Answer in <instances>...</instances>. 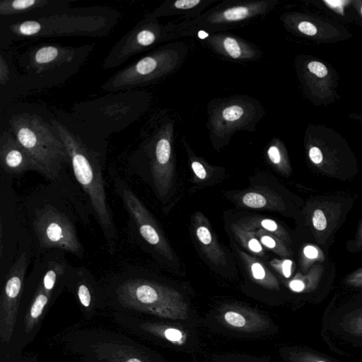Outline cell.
Returning a JSON list of instances; mask_svg holds the SVG:
<instances>
[{
    "mask_svg": "<svg viewBox=\"0 0 362 362\" xmlns=\"http://www.w3.org/2000/svg\"><path fill=\"white\" fill-rule=\"evenodd\" d=\"M52 123L64 145L74 178L85 193L90 213L99 224L109 250H113L117 232L103 176L108 140L62 109H54Z\"/></svg>",
    "mask_w": 362,
    "mask_h": 362,
    "instance_id": "6da1fadb",
    "label": "cell"
},
{
    "mask_svg": "<svg viewBox=\"0 0 362 362\" xmlns=\"http://www.w3.org/2000/svg\"><path fill=\"white\" fill-rule=\"evenodd\" d=\"M3 113L4 129L13 134L37 163L40 175L52 182L59 180L70 161L52 123L53 113L31 103L12 104Z\"/></svg>",
    "mask_w": 362,
    "mask_h": 362,
    "instance_id": "7a4b0ae2",
    "label": "cell"
},
{
    "mask_svg": "<svg viewBox=\"0 0 362 362\" xmlns=\"http://www.w3.org/2000/svg\"><path fill=\"white\" fill-rule=\"evenodd\" d=\"M121 14L116 8L100 5L69 7L42 18L4 21L1 47L13 41L40 37L86 36L103 37L112 31Z\"/></svg>",
    "mask_w": 362,
    "mask_h": 362,
    "instance_id": "3957f363",
    "label": "cell"
},
{
    "mask_svg": "<svg viewBox=\"0 0 362 362\" xmlns=\"http://www.w3.org/2000/svg\"><path fill=\"white\" fill-rule=\"evenodd\" d=\"M25 202L33 243L40 254L59 250L70 252L78 258L84 255V247L78 236L74 202L65 194L50 187L40 189Z\"/></svg>",
    "mask_w": 362,
    "mask_h": 362,
    "instance_id": "277c9868",
    "label": "cell"
},
{
    "mask_svg": "<svg viewBox=\"0 0 362 362\" xmlns=\"http://www.w3.org/2000/svg\"><path fill=\"white\" fill-rule=\"evenodd\" d=\"M95 43L64 46L44 43L30 47L18 57L23 95L60 86L86 63Z\"/></svg>",
    "mask_w": 362,
    "mask_h": 362,
    "instance_id": "5b68a950",
    "label": "cell"
},
{
    "mask_svg": "<svg viewBox=\"0 0 362 362\" xmlns=\"http://www.w3.org/2000/svg\"><path fill=\"white\" fill-rule=\"evenodd\" d=\"M151 103L148 93L130 90L110 93L74 103L73 117L105 139L120 132L141 117Z\"/></svg>",
    "mask_w": 362,
    "mask_h": 362,
    "instance_id": "8992f818",
    "label": "cell"
},
{
    "mask_svg": "<svg viewBox=\"0 0 362 362\" xmlns=\"http://www.w3.org/2000/svg\"><path fill=\"white\" fill-rule=\"evenodd\" d=\"M172 136L173 124L160 122L145 135L129 159L132 168L147 165L153 186L160 199L168 195L173 182Z\"/></svg>",
    "mask_w": 362,
    "mask_h": 362,
    "instance_id": "52a82bcc",
    "label": "cell"
},
{
    "mask_svg": "<svg viewBox=\"0 0 362 362\" xmlns=\"http://www.w3.org/2000/svg\"><path fill=\"white\" fill-rule=\"evenodd\" d=\"M119 301L157 314L184 313L186 304L180 293L156 281L128 274L116 288Z\"/></svg>",
    "mask_w": 362,
    "mask_h": 362,
    "instance_id": "ba28073f",
    "label": "cell"
},
{
    "mask_svg": "<svg viewBox=\"0 0 362 362\" xmlns=\"http://www.w3.org/2000/svg\"><path fill=\"white\" fill-rule=\"evenodd\" d=\"M178 61V54L173 48L158 49L112 74L101 85V89L110 93L136 89L169 74Z\"/></svg>",
    "mask_w": 362,
    "mask_h": 362,
    "instance_id": "9c48e42d",
    "label": "cell"
},
{
    "mask_svg": "<svg viewBox=\"0 0 362 362\" xmlns=\"http://www.w3.org/2000/svg\"><path fill=\"white\" fill-rule=\"evenodd\" d=\"M114 186L125 209L131 234L161 257L172 262V249L151 213L126 182L115 178Z\"/></svg>",
    "mask_w": 362,
    "mask_h": 362,
    "instance_id": "30bf717a",
    "label": "cell"
},
{
    "mask_svg": "<svg viewBox=\"0 0 362 362\" xmlns=\"http://www.w3.org/2000/svg\"><path fill=\"white\" fill-rule=\"evenodd\" d=\"M168 35V28L160 25L157 18L146 14L112 46L102 66L105 69L117 67L133 56L164 40Z\"/></svg>",
    "mask_w": 362,
    "mask_h": 362,
    "instance_id": "8fae6325",
    "label": "cell"
},
{
    "mask_svg": "<svg viewBox=\"0 0 362 362\" xmlns=\"http://www.w3.org/2000/svg\"><path fill=\"white\" fill-rule=\"evenodd\" d=\"M30 254L29 247L21 248L8 271L1 298V337L4 341L13 332Z\"/></svg>",
    "mask_w": 362,
    "mask_h": 362,
    "instance_id": "7c38bea8",
    "label": "cell"
},
{
    "mask_svg": "<svg viewBox=\"0 0 362 362\" xmlns=\"http://www.w3.org/2000/svg\"><path fill=\"white\" fill-rule=\"evenodd\" d=\"M75 0H1L0 16L5 21L42 18L71 7Z\"/></svg>",
    "mask_w": 362,
    "mask_h": 362,
    "instance_id": "4fadbf2b",
    "label": "cell"
},
{
    "mask_svg": "<svg viewBox=\"0 0 362 362\" xmlns=\"http://www.w3.org/2000/svg\"><path fill=\"white\" fill-rule=\"evenodd\" d=\"M0 165L2 173L8 177L30 170L40 174L37 163L6 129L0 134Z\"/></svg>",
    "mask_w": 362,
    "mask_h": 362,
    "instance_id": "5bb4252c",
    "label": "cell"
},
{
    "mask_svg": "<svg viewBox=\"0 0 362 362\" xmlns=\"http://www.w3.org/2000/svg\"><path fill=\"white\" fill-rule=\"evenodd\" d=\"M23 95L21 76L8 48L0 49V111L2 113L18 97Z\"/></svg>",
    "mask_w": 362,
    "mask_h": 362,
    "instance_id": "9a60e30c",
    "label": "cell"
},
{
    "mask_svg": "<svg viewBox=\"0 0 362 362\" xmlns=\"http://www.w3.org/2000/svg\"><path fill=\"white\" fill-rule=\"evenodd\" d=\"M252 107L242 101L227 103L216 112L211 126L217 134H229L245 125L252 119Z\"/></svg>",
    "mask_w": 362,
    "mask_h": 362,
    "instance_id": "2e32d148",
    "label": "cell"
},
{
    "mask_svg": "<svg viewBox=\"0 0 362 362\" xmlns=\"http://www.w3.org/2000/svg\"><path fill=\"white\" fill-rule=\"evenodd\" d=\"M193 227L196 238L207 258L217 266L226 265V254L211 230L206 218L201 212L194 214Z\"/></svg>",
    "mask_w": 362,
    "mask_h": 362,
    "instance_id": "e0dca14e",
    "label": "cell"
},
{
    "mask_svg": "<svg viewBox=\"0 0 362 362\" xmlns=\"http://www.w3.org/2000/svg\"><path fill=\"white\" fill-rule=\"evenodd\" d=\"M269 6V1H255L226 7L208 15L205 23L221 25L238 23L262 13Z\"/></svg>",
    "mask_w": 362,
    "mask_h": 362,
    "instance_id": "ac0fdd59",
    "label": "cell"
},
{
    "mask_svg": "<svg viewBox=\"0 0 362 362\" xmlns=\"http://www.w3.org/2000/svg\"><path fill=\"white\" fill-rule=\"evenodd\" d=\"M340 206L333 202L317 204L310 213L314 235L320 243L325 240L334 228L339 218Z\"/></svg>",
    "mask_w": 362,
    "mask_h": 362,
    "instance_id": "d6986e66",
    "label": "cell"
},
{
    "mask_svg": "<svg viewBox=\"0 0 362 362\" xmlns=\"http://www.w3.org/2000/svg\"><path fill=\"white\" fill-rule=\"evenodd\" d=\"M240 205L255 209L284 211L286 204L280 195L264 187H256L243 192L238 198Z\"/></svg>",
    "mask_w": 362,
    "mask_h": 362,
    "instance_id": "ffe728a7",
    "label": "cell"
},
{
    "mask_svg": "<svg viewBox=\"0 0 362 362\" xmlns=\"http://www.w3.org/2000/svg\"><path fill=\"white\" fill-rule=\"evenodd\" d=\"M207 41L218 52L233 59H252L257 55L252 47L230 35H213Z\"/></svg>",
    "mask_w": 362,
    "mask_h": 362,
    "instance_id": "44dd1931",
    "label": "cell"
},
{
    "mask_svg": "<svg viewBox=\"0 0 362 362\" xmlns=\"http://www.w3.org/2000/svg\"><path fill=\"white\" fill-rule=\"evenodd\" d=\"M293 27L301 34L316 40H332L340 32L333 25L303 15L292 16Z\"/></svg>",
    "mask_w": 362,
    "mask_h": 362,
    "instance_id": "7402d4cb",
    "label": "cell"
},
{
    "mask_svg": "<svg viewBox=\"0 0 362 362\" xmlns=\"http://www.w3.org/2000/svg\"><path fill=\"white\" fill-rule=\"evenodd\" d=\"M307 83L313 95L319 97L328 95L332 87V78L329 71L322 62L310 61L305 68Z\"/></svg>",
    "mask_w": 362,
    "mask_h": 362,
    "instance_id": "603a6c76",
    "label": "cell"
},
{
    "mask_svg": "<svg viewBox=\"0 0 362 362\" xmlns=\"http://www.w3.org/2000/svg\"><path fill=\"white\" fill-rule=\"evenodd\" d=\"M242 262L250 276L256 282L272 289H279V283L274 274L256 257L235 247Z\"/></svg>",
    "mask_w": 362,
    "mask_h": 362,
    "instance_id": "cb8c5ba5",
    "label": "cell"
},
{
    "mask_svg": "<svg viewBox=\"0 0 362 362\" xmlns=\"http://www.w3.org/2000/svg\"><path fill=\"white\" fill-rule=\"evenodd\" d=\"M238 223L246 230L255 231L262 229L275 235L286 245L291 244V239L287 231L271 218L253 216L243 218Z\"/></svg>",
    "mask_w": 362,
    "mask_h": 362,
    "instance_id": "d4e9b609",
    "label": "cell"
},
{
    "mask_svg": "<svg viewBox=\"0 0 362 362\" xmlns=\"http://www.w3.org/2000/svg\"><path fill=\"white\" fill-rule=\"evenodd\" d=\"M308 156L310 162L323 173L334 175L337 173L339 160L336 155L318 144L308 147Z\"/></svg>",
    "mask_w": 362,
    "mask_h": 362,
    "instance_id": "484cf974",
    "label": "cell"
},
{
    "mask_svg": "<svg viewBox=\"0 0 362 362\" xmlns=\"http://www.w3.org/2000/svg\"><path fill=\"white\" fill-rule=\"evenodd\" d=\"M231 230L237 240L248 251L261 257L264 255L263 247L254 231L245 229L238 223L233 224Z\"/></svg>",
    "mask_w": 362,
    "mask_h": 362,
    "instance_id": "4316f807",
    "label": "cell"
},
{
    "mask_svg": "<svg viewBox=\"0 0 362 362\" xmlns=\"http://www.w3.org/2000/svg\"><path fill=\"white\" fill-rule=\"evenodd\" d=\"M323 272V267L320 264H314L309 271L303 275L298 273L288 283V286L294 292H302L308 286H313L320 279Z\"/></svg>",
    "mask_w": 362,
    "mask_h": 362,
    "instance_id": "83f0119b",
    "label": "cell"
},
{
    "mask_svg": "<svg viewBox=\"0 0 362 362\" xmlns=\"http://www.w3.org/2000/svg\"><path fill=\"white\" fill-rule=\"evenodd\" d=\"M267 157L273 165L282 174L290 175L291 165L284 145L280 141L273 142L267 151Z\"/></svg>",
    "mask_w": 362,
    "mask_h": 362,
    "instance_id": "f1b7e54d",
    "label": "cell"
},
{
    "mask_svg": "<svg viewBox=\"0 0 362 362\" xmlns=\"http://www.w3.org/2000/svg\"><path fill=\"white\" fill-rule=\"evenodd\" d=\"M262 246L272 250L281 257H288L292 255L291 250L275 235L259 229L254 231Z\"/></svg>",
    "mask_w": 362,
    "mask_h": 362,
    "instance_id": "f546056e",
    "label": "cell"
},
{
    "mask_svg": "<svg viewBox=\"0 0 362 362\" xmlns=\"http://www.w3.org/2000/svg\"><path fill=\"white\" fill-rule=\"evenodd\" d=\"M325 255L322 250L313 244L304 245L300 252L299 264L303 272H308L309 269L317 262H322Z\"/></svg>",
    "mask_w": 362,
    "mask_h": 362,
    "instance_id": "4dcf8cb0",
    "label": "cell"
},
{
    "mask_svg": "<svg viewBox=\"0 0 362 362\" xmlns=\"http://www.w3.org/2000/svg\"><path fill=\"white\" fill-rule=\"evenodd\" d=\"M52 296L46 293L42 287L37 286L34 300L31 304L27 329H31L34 322H35L42 315L44 309L48 304Z\"/></svg>",
    "mask_w": 362,
    "mask_h": 362,
    "instance_id": "1f68e13d",
    "label": "cell"
},
{
    "mask_svg": "<svg viewBox=\"0 0 362 362\" xmlns=\"http://www.w3.org/2000/svg\"><path fill=\"white\" fill-rule=\"evenodd\" d=\"M269 264L276 272L286 279L291 276L294 270V263L289 259H272Z\"/></svg>",
    "mask_w": 362,
    "mask_h": 362,
    "instance_id": "d6a6232c",
    "label": "cell"
},
{
    "mask_svg": "<svg viewBox=\"0 0 362 362\" xmlns=\"http://www.w3.org/2000/svg\"><path fill=\"white\" fill-rule=\"evenodd\" d=\"M224 319L228 324L235 327H243L246 321L243 315L235 311H228L224 315Z\"/></svg>",
    "mask_w": 362,
    "mask_h": 362,
    "instance_id": "836d02e7",
    "label": "cell"
},
{
    "mask_svg": "<svg viewBox=\"0 0 362 362\" xmlns=\"http://www.w3.org/2000/svg\"><path fill=\"white\" fill-rule=\"evenodd\" d=\"M350 1H327L324 0L323 3L330 9L339 15L344 16L345 6L351 3Z\"/></svg>",
    "mask_w": 362,
    "mask_h": 362,
    "instance_id": "e575fe53",
    "label": "cell"
},
{
    "mask_svg": "<svg viewBox=\"0 0 362 362\" xmlns=\"http://www.w3.org/2000/svg\"><path fill=\"white\" fill-rule=\"evenodd\" d=\"M191 168L196 176L200 180H205L208 173L204 165L197 160H192Z\"/></svg>",
    "mask_w": 362,
    "mask_h": 362,
    "instance_id": "d590c367",
    "label": "cell"
},
{
    "mask_svg": "<svg viewBox=\"0 0 362 362\" xmlns=\"http://www.w3.org/2000/svg\"><path fill=\"white\" fill-rule=\"evenodd\" d=\"M167 339L171 341H179L182 339V332L174 328H168L164 332Z\"/></svg>",
    "mask_w": 362,
    "mask_h": 362,
    "instance_id": "8d00e7d4",
    "label": "cell"
},
{
    "mask_svg": "<svg viewBox=\"0 0 362 362\" xmlns=\"http://www.w3.org/2000/svg\"><path fill=\"white\" fill-rule=\"evenodd\" d=\"M347 281L351 284L362 286V267L351 273L347 277Z\"/></svg>",
    "mask_w": 362,
    "mask_h": 362,
    "instance_id": "74e56055",
    "label": "cell"
},
{
    "mask_svg": "<svg viewBox=\"0 0 362 362\" xmlns=\"http://www.w3.org/2000/svg\"><path fill=\"white\" fill-rule=\"evenodd\" d=\"M355 247L362 250V223L360 224L356 235Z\"/></svg>",
    "mask_w": 362,
    "mask_h": 362,
    "instance_id": "f35d334b",
    "label": "cell"
},
{
    "mask_svg": "<svg viewBox=\"0 0 362 362\" xmlns=\"http://www.w3.org/2000/svg\"><path fill=\"white\" fill-rule=\"evenodd\" d=\"M351 3L362 17V1H352Z\"/></svg>",
    "mask_w": 362,
    "mask_h": 362,
    "instance_id": "ab89813d",
    "label": "cell"
},
{
    "mask_svg": "<svg viewBox=\"0 0 362 362\" xmlns=\"http://www.w3.org/2000/svg\"><path fill=\"white\" fill-rule=\"evenodd\" d=\"M127 362H141L140 360L136 358H132L127 361Z\"/></svg>",
    "mask_w": 362,
    "mask_h": 362,
    "instance_id": "60d3db41",
    "label": "cell"
},
{
    "mask_svg": "<svg viewBox=\"0 0 362 362\" xmlns=\"http://www.w3.org/2000/svg\"><path fill=\"white\" fill-rule=\"evenodd\" d=\"M318 362H324V361H318Z\"/></svg>",
    "mask_w": 362,
    "mask_h": 362,
    "instance_id": "b9f144b4",
    "label": "cell"
}]
</instances>
